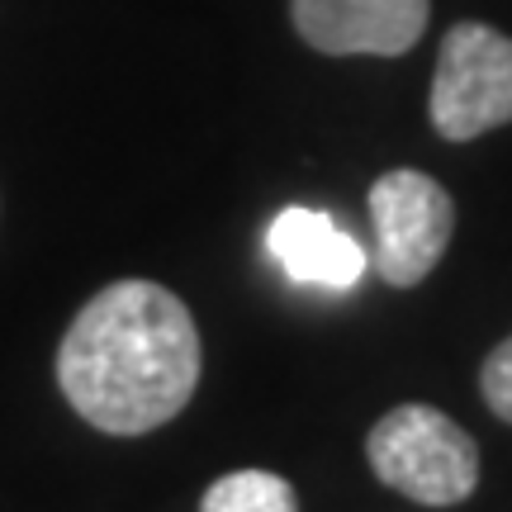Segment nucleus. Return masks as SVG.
I'll list each match as a JSON object with an SVG mask.
<instances>
[{
	"instance_id": "1",
	"label": "nucleus",
	"mask_w": 512,
	"mask_h": 512,
	"mask_svg": "<svg viewBox=\"0 0 512 512\" xmlns=\"http://www.w3.org/2000/svg\"><path fill=\"white\" fill-rule=\"evenodd\" d=\"M57 384L91 427L143 437L176 418L200 384L195 318L157 280H114L62 337Z\"/></svg>"
},
{
	"instance_id": "2",
	"label": "nucleus",
	"mask_w": 512,
	"mask_h": 512,
	"mask_svg": "<svg viewBox=\"0 0 512 512\" xmlns=\"http://www.w3.org/2000/svg\"><path fill=\"white\" fill-rule=\"evenodd\" d=\"M370 470L413 498L422 508H451L465 503L479 484V446L475 437L427 403H403L384 413L366 437Z\"/></svg>"
},
{
	"instance_id": "3",
	"label": "nucleus",
	"mask_w": 512,
	"mask_h": 512,
	"mask_svg": "<svg viewBox=\"0 0 512 512\" xmlns=\"http://www.w3.org/2000/svg\"><path fill=\"white\" fill-rule=\"evenodd\" d=\"M503 124H512V38L465 19L441 38L432 128L451 143H470Z\"/></svg>"
},
{
	"instance_id": "4",
	"label": "nucleus",
	"mask_w": 512,
	"mask_h": 512,
	"mask_svg": "<svg viewBox=\"0 0 512 512\" xmlns=\"http://www.w3.org/2000/svg\"><path fill=\"white\" fill-rule=\"evenodd\" d=\"M370 223H375V252H370L375 275L394 290H408L427 280L441 261L456 233V204L432 176L399 166L370 185Z\"/></svg>"
},
{
	"instance_id": "5",
	"label": "nucleus",
	"mask_w": 512,
	"mask_h": 512,
	"mask_svg": "<svg viewBox=\"0 0 512 512\" xmlns=\"http://www.w3.org/2000/svg\"><path fill=\"white\" fill-rule=\"evenodd\" d=\"M427 0H294V29L332 57H399L427 29Z\"/></svg>"
},
{
	"instance_id": "6",
	"label": "nucleus",
	"mask_w": 512,
	"mask_h": 512,
	"mask_svg": "<svg viewBox=\"0 0 512 512\" xmlns=\"http://www.w3.org/2000/svg\"><path fill=\"white\" fill-rule=\"evenodd\" d=\"M266 252L275 256V266L313 290H351L366 275L370 256L366 247L351 238L347 228L318 209H280L266 228Z\"/></svg>"
},
{
	"instance_id": "7",
	"label": "nucleus",
	"mask_w": 512,
	"mask_h": 512,
	"mask_svg": "<svg viewBox=\"0 0 512 512\" xmlns=\"http://www.w3.org/2000/svg\"><path fill=\"white\" fill-rule=\"evenodd\" d=\"M200 512H299V498L271 470H233L209 484Z\"/></svg>"
},
{
	"instance_id": "8",
	"label": "nucleus",
	"mask_w": 512,
	"mask_h": 512,
	"mask_svg": "<svg viewBox=\"0 0 512 512\" xmlns=\"http://www.w3.org/2000/svg\"><path fill=\"white\" fill-rule=\"evenodd\" d=\"M479 389H484V403L494 408L498 418L512 422V337L489 351V361L479 370Z\"/></svg>"
}]
</instances>
